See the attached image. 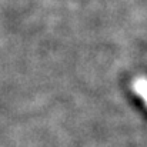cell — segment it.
Segmentation results:
<instances>
[{"instance_id":"cell-1","label":"cell","mask_w":147,"mask_h":147,"mask_svg":"<svg viewBox=\"0 0 147 147\" xmlns=\"http://www.w3.org/2000/svg\"><path fill=\"white\" fill-rule=\"evenodd\" d=\"M134 92L139 97L142 98V101L144 103V106L147 107V80L146 79H137L134 82Z\"/></svg>"}]
</instances>
